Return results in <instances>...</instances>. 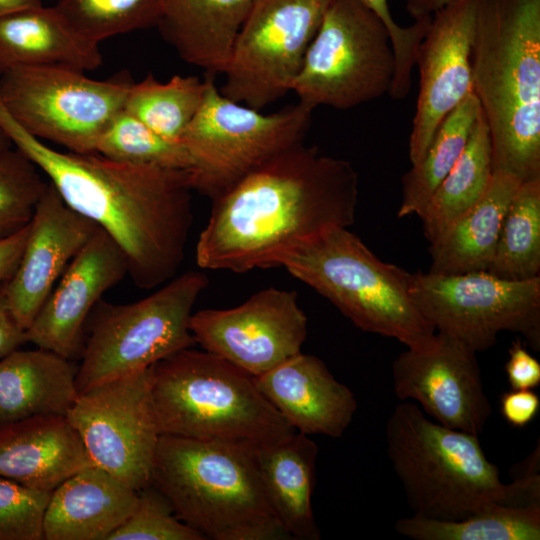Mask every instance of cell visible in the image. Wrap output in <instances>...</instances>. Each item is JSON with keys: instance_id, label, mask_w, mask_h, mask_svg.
Returning a JSON list of instances; mask_svg holds the SVG:
<instances>
[{"instance_id": "obj_1", "label": "cell", "mask_w": 540, "mask_h": 540, "mask_svg": "<svg viewBox=\"0 0 540 540\" xmlns=\"http://www.w3.org/2000/svg\"><path fill=\"white\" fill-rule=\"evenodd\" d=\"M0 128L69 207L117 243L137 287L152 289L174 278L192 224L189 171L58 151L21 127L2 105Z\"/></svg>"}, {"instance_id": "obj_2", "label": "cell", "mask_w": 540, "mask_h": 540, "mask_svg": "<svg viewBox=\"0 0 540 540\" xmlns=\"http://www.w3.org/2000/svg\"><path fill=\"white\" fill-rule=\"evenodd\" d=\"M358 195V173L349 161L296 144L212 199L196 263L236 273L273 267L296 244L352 225Z\"/></svg>"}, {"instance_id": "obj_3", "label": "cell", "mask_w": 540, "mask_h": 540, "mask_svg": "<svg viewBox=\"0 0 540 540\" xmlns=\"http://www.w3.org/2000/svg\"><path fill=\"white\" fill-rule=\"evenodd\" d=\"M472 92L486 120L492 169L540 178V0H475Z\"/></svg>"}, {"instance_id": "obj_4", "label": "cell", "mask_w": 540, "mask_h": 540, "mask_svg": "<svg viewBox=\"0 0 540 540\" xmlns=\"http://www.w3.org/2000/svg\"><path fill=\"white\" fill-rule=\"evenodd\" d=\"M150 484L205 539H291L267 499L253 445L160 435Z\"/></svg>"}, {"instance_id": "obj_5", "label": "cell", "mask_w": 540, "mask_h": 540, "mask_svg": "<svg viewBox=\"0 0 540 540\" xmlns=\"http://www.w3.org/2000/svg\"><path fill=\"white\" fill-rule=\"evenodd\" d=\"M387 454L412 515L454 521L493 502L536 504L522 478L504 484L479 436L431 421L412 401H402L385 426Z\"/></svg>"}, {"instance_id": "obj_6", "label": "cell", "mask_w": 540, "mask_h": 540, "mask_svg": "<svg viewBox=\"0 0 540 540\" xmlns=\"http://www.w3.org/2000/svg\"><path fill=\"white\" fill-rule=\"evenodd\" d=\"M161 435L260 446L294 432L253 376L206 350L186 348L150 367Z\"/></svg>"}, {"instance_id": "obj_7", "label": "cell", "mask_w": 540, "mask_h": 540, "mask_svg": "<svg viewBox=\"0 0 540 540\" xmlns=\"http://www.w3.org/2000/svg\"><path fill=\"white\" fill-rule=\"evenodd\" d=\"M274 266L286 268L365 332L395 338L411 349L435 339L436 330L412 298V273L379 259L346 227L296 244Z\"/></svg>"}, {"instance_id": "obj_8", "label": "cell", "mask_w": 540, "mask_h": 540, "mask_svg": "<svg viewBox=\"0 0 540 540\" xmlns=\"http://www.w3.org/2000/svg\"><path fill=\"white\" fill-rule=\"evenodd\" d=\"M208 279L199 271L172 278L151 295L127 304L100 300L77 367L82 393L101 383L150 368L196 341L190 330L193 307Z\"/></svg>"}, {"instance_id": "obj_9", "label": "cell", "mask_w": 540, "mask_h": 540, "mask_svg": "<svg viewBox=\"0 0 540 540\" xmlns=\"http://www.w3.org/2000/svg\"><path fill=\"white\" fill-rule=\"evenodd\" d=\"M394 71L379 16L360 0H330L291 91L311 110H347L389 94Z\"/></svg>"}, {"instance_id": "obj_10", "label": "cell", "mask_w": 540, "mask_h": 540, "mask_svg": "<svg viewBox=\"0 0 540 540\" xmlns=\"http://www.w3.org/2000/svg\"><path fill=\"white\" fill-rule=\"evenodd\" d=\"M208 75L204 100L180 141L193 159L194 190L214 199L275 155L304 142L313 110L298 102L263 114L223 96Z\"/></svg>"}, {"instance_id": "obj_11", "label": "cell", "mask_w": 540, "mask_h": 540, "mask_svg": "<svg viewBox=\"0 0 540 540\" xmlns=\"http://www.w3.org/2000/svg\"><path fill=\"white\" fill-rule=\"evenodd\" d=\"M132 83L129 75L94 80L69 66H24L0 75V99L12 118L38 139L75 153H96Z\"/></svg>"}, {"instance_id": "obj_12", "label": "cell", "mask_w": 540, "mask_h": 540, "mask_svg": "<svg viewBox=\"0 0 540 540\" xmlns=\"http://www.w3.org/2000/svg\"><path fill=\"white\" fill-rule=\"evenodd\" d=\"M412 298L436 332L448 334L476 353L497 343L498 334H520L540 350V276L507 280L488 271L460 274L412 273Z\"/></svg>"}, {"instance_id": "obj_13", "label": "cell", "mask_w": 540, "mask_h": 540, "mask_svg": "<svg viewBox=\"0 0 540 540\" xmlns=\"http://www.w3.org/2000/svg\"><path fill=\"white\" fill-rule=\"evenodd\" d=\"M330 0H255L235 38L220 93L262 111L291 91Z\"/></svg>"}, {"instance_id": "obj_14", "label": "cell", "mask_w": 540, "mask_h": 540, "mask_svg": "<svg viewBox=\"0 0 540 540\" xmlns=\"http://www.w3.org/2000/svg\"><path fill=\"white\" fill-rule=\"evenodd\" d=\"M93 465L139 491L151 483L160 431L150 368L79 393L66 415Z\"/></svg>"}, {"instance_id": "obj_15", "label": "cell", "mask_w": 540, "mask_h": 540, "mask_svg": "<svg viewBox=\"0 0 540 540\" xmlns=\"http://www.w3.org/2000/svg\"><path fill=\"white\" fill-rule=\"evenodd\" d=\"M190 330L202 349L258 376L302 352L307 317L295 291L271 287L235 308L193 313Z\"/></svg>"}, {"instance_id": "obj_16", "label": "cell", "mask_w": 540, "mask_h": 540, "mask_svg": "<svg viewBox=\"0 0 540 540\" xmlns=\"http://www.w3.org/2000/svg\"><path fill=\"white\" fill-rule=\"evenodd\" d=\"M392 381L399 400L417 402L451 429L479 436L492 414L476 352L442 332L428 347L402 352L392 363Z\"/></svg>"}, {"instance_id": "obj_17", "label": "cell", "mask_w": 540, "mask_h": 540, "mask_svg": "<svg viewBox=\"0 0 540 540\" xmlns=\"http://www.w3.org/2000/svg\"><path fill=\"white\" fill-rule=\"evenodd\" d=\"M475 0H452L436 11L416 57L419 92L408 142L411 165L424 156L438 127L472 92Z\"/></svg>"}, {"instance_id": "obj_18", "label": "cell", "mask_w": 540, "mask_h": 540, "mask_svg": "<svg viewBox=\"0 0 540 540\" xmlns=\"http://www.w3.org/2000/svg\"><path fill=\"white\" fill-rule=\"evenodd\" d=\"M126 274L125 254L98 227L37 312L26 330L27 342L69 360L80 355L84 327L93 309Z\"/></svg>"}, {"instance_id": "obj_19", "label": "cell", "mask_w": 540, "mask_h": 540, "mask_svg": "<svg viewBox=\"0 0 540 540\" xmlns=\"http://www.w3.org/2000/svg\"><path fill=\"white\" fill-rule=\"evenodd\" d=\"M97 228L48 184L29 223L19 263L3 286L12 313L25 330Z\"/></svg>"}, {"instance_id": "obj_20", "label": "cell", "mask_w": 540, "mask_h": 540, "mask_svg": "<svg viewBox=\"0 0 540 540\" xmlns=\"http://www.w3.org/2000/svg\"><path fill=\"white\" fill-rule=\"evenodd\" d=\"M253 379L294 430L306 435L341 437L357 410L353 392L313 355L300 352Z\"/></svg>"}, {"instance_id": "obj_21", "label": "cell", "mask_w": 540, "mask_h": 540, "mask_svg": "<svg viewBox=\"0 0 540 540\" xmlns=\"http://www.w3.org/2000/svg\"><path fill=\"white\" fill-rule=\"evenodd\" d=\"M93 465L66 416H38L0 428V477L52 492Z\"/></svg>"}, {"instance_id": "obj_22", "label": "cell", "mask_w": 540, "mask_h": 540, "mask_svg": "<svg viewBox=\"0 0 540 540\" xmlns=\"http://www.w3.org/2000/svg\"><path fill=\"white\" fill-rule=\"evenodd\" d=\"M138 491L90 465L50 493L44 540H107L133 511Z\"/></svg>"}, {"instance_id": "obj_23", "label": "cell", "mask_w": 540, "mask_h": 540, "mask_svg": "<svg viewBox=\"0 0 540 540\" xmlns=\"http://www.w3.org/2000/svg\"><path fill=\"white\" fill-rule=\"evenodd\" d=\"M71 360L38 348L0 360V428L38 416H66L79 393Z\"/></svg>"}, {"instance_id": "obj_24", "label": "cell", "mask_w": 540, "mask_h": 540, "mask_svg": "<svg viewBox=\"0 0 540 540\" xmlns=\"http://www.w3.org/2000/svg\"><path fill=\"white\" fill-rule=\"evenodd\" d=\"M254 1L163 0L156 27L183 61L223 74Z\"/></svg>"}, {"instance_id": "obj_25", "label": "cell", "mask_w": 540, "mask_h": 540, "mask_svg": "<svg viewBox=\"0 0 540 540\" xmlns=\"http://www.w3.org/2000/svg\"><path fill=\"white\" fill-rule=\"evenodd\" d=\"M254 454L267 499L290 538L319 540L312 508L316 443L296 431L281 441L254 446Z\"/></svg>"}, {"instance_id": "obj_26", "label": "cell", "mask_w": 540, "mask_h": 540, "mask_svg": "<svg viewBox=\"0 0 540 540\" xmlns=\"http://www.w3.org/2000/svg\"><path fill=\"white\" fill-rule=\"evenodd\" d=\"M64 65L81 71L102 65L99 44L90 42L63 20L54 7L20 10L0 17V75L7 70Z\"/></svg>"}, {"instance_id": "obj_27", "label": "cell", "mask_w": 540, "mask_h": 540, "mask_svg": "<svg viewBox=\"0 0 540 540\" xmlns=\"http://www.w3.org/2000/svg\"><path fill=\"white\" fill-rule=\"evenodd\" d=\"M522 182L493 171L482 198L430 243L429 272L460 274L488 271L509 204Z\"/></svg>"}, {"instance_id": "obj_28", "label": "cell", "mask_w": 540, "mask_h": 540, "mask_svg": "<svg viewBox=\"0 0 540 540\" xmlns=\"http://www.w3.org/2000/svg\"><path fill=\"white\" fill-rule=\"evenodd\" d=\"M492 175L491 139L481 111L464 151L419 215L429 243L482 198Z\"/></svg>"}, {"instance_id": "obj_29", "label": "cell", "mask_w": 540, "mask_h": 540, "mask_svg": "<svg viewBox=\"0 0 540 540\" xmlns=\"http://www.w3.org/2000/svg\"><path fill=\"white\" fill-rule=\"evenodd\" d=\"M395 530L415 540H539L540 504L493 502L454 521L412 515L398 519Z\"/></svg>"}, {"instance_id": "obj_30", "label": "cell", "mask_w": 540, "mask_h": 540, "mask_svg": "<svg viewBox=\"0 0 540 540\" xmlns=\"http://www.w3.org/2000/svg\"><path fill=\"white\" fill-rule=\"evenodd\" d=\"M480 112L479 102L471 92L441 122L422 159L402 177L398 217L421 214L464 151Z\"/></svg>"}, {"instance_id": "obj_31", "label": "cell", "mask_w": 540, "mask_h": 540, "mask_svg": "<svg viewBox=\"0 0 540 540\" xmlns=\"http://www.w3.org/2000/svg\"><path fill=\"white\" fill-rule=\"evenodd\" d=\"M208 78L173 76L162 83L149 73L132 83L124 110L160 136L180 142L206 94Z\"/></svg>"}, {"instance_id": "obj_32", "label": "cell", "mask_w": 540, "mask_h": 540, "mask_svg": "<svg viewBox=\"0 0 540 540\" xmlns=\"http://www.w3.org/2000/svg\"><path fill=\"white\" fill-rule=\"evenodd\" d=\"M488 272L507 280L540 273V178L520 184L505 213Z\"/></svg>"}, {"instance_id": "obj_33", "label": "cell", "mask_w": 540, "mask_h": 540, "mask_svg": "<svg viewBox=\"0 0 540 540\" xmlns=\"http://www.w3.org/2000/svg\"><path fill=\"white\" fill-rule=\"evenodd\" d=\"M163 0H58L55 10L84 39L101 41L157 26Z\"/></svg>"}, {"instance_id": "obj_34", "label": "cell", "mask_w": 540, "mask_h": 540, "mask_svg": "<svg viewBox=\"0 0 540 540\" xmlns=\"http://www.w3.org/2000/svg\"><path fill=\"white\" fill-rule=\"evenodd\" d=\"M96 153L116 162L191 171L183 143L166 139L122 109L101 136Z\"/></svg>"}, {"instance_id": "obj_35", "label": "cell", "mask_w": 540, "mask_h": 540, "mask_svg": "<svg viewBox=\"0 0 540 540\" xmlns=\"http://www.w3.org/2000/svg\"><path fill=\"white\" fill-rule=\"evenodd\" d=\"M48 184L40 169L13 145L0 155V240L30 223Z\"/></svg>"}, {"instance_id": "obj_36", "label": "cell", "mask_w": 540, "mask_h": 540, "mask_svg": "<svg viewBox=\"0 0 540 540\" xmlns=\"http://www.w3.org/2000/svg\"><path fill=\"white\" fill-rule=\"evenodd\" d=\"M107 540H205L174 514L165 498L151 484L138 491L136 505Z\"/></svg>"}, {"instance_id": "obj_37", "label": "cell", "mask_w": 540, "mask_h": 540, "mask_svg": "<svg viewBox=\"0 0 540 540\" xmlns=\"http://www.w3.org/2000/svg\"><path fill=\"white\" fill-rule=\"evenodd\" d=\"M50 492L0 477V540H43Z\"/></svg>"}, {"instance_id": "obj_38", "label": "cell", "mask_w": 540, "mask_h": 540, "mask_svg": "<svg viewBox=\"0 0 540 540\" xmlns=\"http://www.w3.org/2000/svg\"><path fill=\"white\" fill-rule=\"evenodd\" d=\"M360 1L379 16L389 32L395 58V71L389 95L394 100H403L410 93L418 48L429 28L432 16L414 20L411 25L403 27L395 22L387 0Z\"/></svg>"}, {"instance_id": "obj_39", "label": "cell", "mask_w": 540, "mask_h": 540, "mask_svg": "<svg viewBox=\"0 0 540 540\" xmlns=\"http://www.w3.org/2000/svg\"><path fill=\"white\" fill-rule=\"evenodd\" d=\"M505 365L511 389H534L540 384V363L526 350L520 340L511 343Z\"/></svg>"}, {"instance_id": "obj_40", "label": "cell", "mask_w": 540, "mask_h": 540, "mask_svg": "<svg viewBox=\"0 0 540 540\" xmlns=\"http://www.w3.org/2000/svg\"><path fill=\"white\" fill-rule=\"evenodd\" d=\"M539 410L540 398L532 389H511L500 398L501 414L513 427L527 426L537 417Z\"/></svg>"}, {"instance_id": "obj_41", "label": "cell", "mask_w": 540, "mask_h": 540, "mask_svg": "<svg viewBox=\"0 0 540 540\" xmlns=\"http://www.w3.org/2000/svg\"><path fill=\"white\" fill-rule=\"evenodd\" d=\"M27 342L26 330L14 317L3 287L0 289V360Z\"/></svg>"}, {"instance_id": "obj_42", "label": "cell", "mask_w": 540, "mask_h": 540, "mask_svg": "<svg viewBox=\"0 0 540 540\" xmlns=\"http://www.w3.org/2000/svg\"><path fill=\"white\" fill-rule=\"evenodd\" d=\"M29 224L19 232L0 240V289L15 271L27 240Z\"/></svg>"}, {"instance_id": "obj_43", "label": "cell", "mask_w": 540, "mask_h": 540, "mask_svg": "<svg viewBox=\"0 0 540 540\" xmlns=\"http://www.w3.org/2000/svg\"><path fill=\"white\" fill-rule=\"evenodd\" d=\"M452 0H405L407 13L414 20L432 16Z\"/></svg>"}, {"instance_id": "obj_44", "label": "cell", "mask_w": 540, "mask_h": 540, "mask_svg": "<svg viewBox=\"0 0 540 540\" xmlns=\"http://www.w3.org/2000/svg\"><path fill=\"white\" fill-rule=\"evenodd\" d=\"M40 6H42L41 0H0V17Z\"/></svg>"}, {"instance_id": "obj_45", "label": "cell", "mask_w": 540, "mask_h": 540, "mask_svg": "<svg viewBox=\"0 0 540 540\" xmlns=\"http://www.w3.org/2000/svg\"><path fill=\"white\" fill-rule=\"evenodd\" d=\"M10 147H12L11 141L4 133V131L0 128V155Z\"/></svg>"}]
</instances>
